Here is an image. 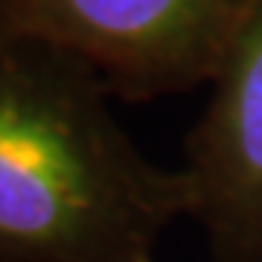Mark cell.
I'll return each instance as SVG.
<instances>
[{
	"label": "cell",
	"instance_id": "2",
	"mask_svg": "<svg viewBox=\"0 0 262 262\" xmlns=\"http://www.w3.org/2000/svg\"><path fill=\"white\" fill-rule=\"evenodd\" d=\"M253 0H0V35L82 61L114 99L210 84Z\"/></svg>",
	"mask_w": 262,
	"mask_h": 262
},
{
	"label": "cell",
	"instance_id": "1",
	"mask_svg": "<svg viewBox=\"0 0 262 262\" xmlns=\"http://www.w3.org/2000/svg\"><path fill=\"white\" fill-rule=\"evenodd\" d=\"M82 61L0 35V262H155L189 215L181 169H160L114 120Z\"/></svg>",
	"mask_w": 262,
	"mask_h": 262
},
{
	"label": "cell",
	"instance_id": "3",
	"mask_svg": "<svg viewBox=\"0 0 262 262\" xmlns=\"http://www.w3.org/2000/svg\"><path fill=\"white\" fill-rule=\"evenodd\" d=\"M187 134L189 219L215 262H262V0L239 29Z\"/></svg>",
	"mask_w": 262,
	"mask_h": 262
}]
</instances>
